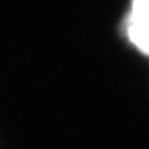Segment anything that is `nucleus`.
<instances>
[{"mask_svg": "<svg viewBox=\"0 0 149 149\" xmlns=\"http://www.w3.org/2000/svg\"><path fill=\"white\" fill-rule=\"evenodd\" d=\"M125 32L134 46L149 55V0H133L126 17Z\"/></svg>", "mask_w": 149, "mask_h": 149, "instance_id": "obj_1", "label": "nucleus"}]
</instances>
